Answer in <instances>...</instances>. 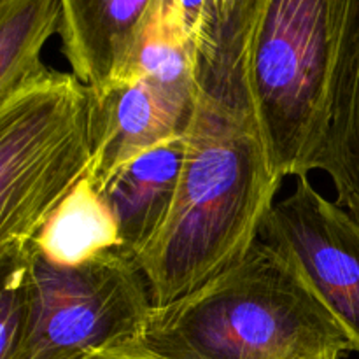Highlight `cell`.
Segmentation results:
<instances>
[{"label": "cell", "mask_w": 359, "mask_h": 359, "mask_svg": "<svg viewBox=\"0 0 359 359\" xmlns=\"http://www.w3.org/2000/svg\"><path fill=\"white\" fill-rule=\"evenodd\" d=\"M167 224L137 258L153 307L241 263L262 237L284 179L273 172L244 98L200 84Z\"/></svg>", "instance_id": "obj_1"}, {"label": "cell", "mask_w": 359, "mask_h": 359, "mask_svg": "<svg viewBox=\"0 0 359 359\" xmlns=\"http://www.w3.org/2000/svg\"><path fill=\"white\" fill-rule=\"evenodd\" d=\"M358 21L359 0H233L231 65L280 179L314 172Z\"/></svg>", "instance_id": "obj_2"}, {"label": "cell", "mask_w": 359, "mask_h": 359, "mask_svg": "<svg viewBox=\"0 0 359 359\" xmlns=\"http://www.w3.org/2000/svg\"><path fill=\"white\" fill-rule=\"evenodd\" d=\"M119 347L154 359H340L351 351L300 270L262 238L202 287L151 309Z\"/></svg>", "instance_id": "obj_3"}, {"label": "cell", "mask_w": 359, "mask_h": 359, "mask_svg": "<svg viewBox=\"0 0 359 359\" xmlns=\"http://www.w3.org/2000/svg\"><path fill=\"white\" fill-rule=\"evenodd\" d=\"M91 160L93 90L72 72L0 102V249L32 244Z\"/></svg>", "instance_id": "obj_4"}, {"label": "cell", "mask_w": 359, "mask_h": 359, "mask_svg": "<svg viewBox=\"0 0 359 359\" xmlns=\"http://www.w3.org/2000/svg\"><path fill=\"white\" fill-rule=\"evenodd\" d=\"M153 309L137 259L121 249L81 266L32 252V309L14 359H91L132 342Z\"/></svg>", "instance_id": "obj_5"}, {"label": "cell", "mask_w": 359, "mask_h": 359, "mask_svg": "<svg viewBox=\"0 0 359 359\" xmlns=\"http://www.w3.org/2000/svg\"><path fill=\"white\" fill-rule=\"evenodd\" d=\"M262 237L293 262L359 353L358 217L302 175L272 207Z\"/></svg>", "instance_id": "obj_6"}, {"label": "cell", "mask_w": 359, "mask_h": 359, "mask_svg": "<svg viewBox=\"0 0 359 359\" xmlns=\"http://www.w3.org/2000/svg\"><path fill=\"white\" fill-rule=\"evenodd\" d=\"M193 111L195 105L146 79H114L93 90V160L88 177L102 191L123 165L184 135Z\"/></svg>", "instance_id": "obj_7"}, {"label": "cell", "mask_w": 359, "mask_h": 359, "mask_svg": "<svg viewBox=\"0 0 359 359\" xmlns=\"http://www.w3.org/2000/svg\"><path fill=\"white\" fill-rule=\"evenodd\" d=\"M186 147V135L167 140L118 168L102 188L119 224L121 251L133 259L151 248L170 217Z\"/></svg>", "instance_id": "obj_8"}, {"label": "cell", "mask_w": 359, "mask_h": 359, "mask_svg": "<svg viewBox=\"0 0 359 359\" xmlns=\"http://www.w3.org/2000/svg\"><path fill=\"white\" fill-rule=\"evenodd\" d=\"M153 0H62V51L74 76L100 90L118 76Z\"/></svg>", "instance_id": "obj_9"}, {"label": "cell", "mask_w": 359, "mask_h": 359, "mask_svg": "<svg viewBox=\"0 0 359 359\" xmlns=\"http://www.w3.org/2000/svg\"><path fill=\"white\" fill-rule=\"evenodd\" d=\"M114 79H146L177 100L196 104L200 60L179 0H153Z\"/></svg>", "instance_id": "obj_10"}, {"label": "cell", "mask_w": 359, "mask_h": 359, "mask_svg": "<svg viewBox=\"0 0 359 359\" xmlns=\"http://www.w3.org/2000/svg\"><path fill=\"white\" fill-rule=\"evenodd\" d=\"M34 245L58 266H81L121 249L114 212L88 175L48 217Z\"/></svg>", "instance_id": "obj_11"}, {"label": "cell", "mask_w": 359, "mask_h": 359, "mask_svg": "<svg viewBox=\"0 0 359 359\" xmlns=\"http://www.w3.org/2000/svg\"><path fill=\"white\" fill-rule=\"evenodd\" d=\"M62 27V0H0V102L46 79L42 49Z\"/></svg>", "instance_id": "obj_12"}, {"label": "cell", "mask_w": 359, "mask_h": 359, "mask_svg": "<svg viewBox=\"0 0 359 359\" xmlns=\"http://www.w3.org/2000/svg\"><path fill=\"white\" fill-rule=\"evenodd\" d=\"M314 170L328 175L337 203L359 219V21L344 62L332 119Z\"/></svg>", "instance_id": "obj_13"}, {"label": "cell", "mask_w": 359, "mask_h": 359, "mask_svg": "<svg viewBox=\"0 0 359 359\" xmlns=\"http://www.w3.org/2000/svg\"><path fill=\"white\" fill-rule=\"evenodd\" d=\"M32 252L34 242L0 249V359H14L23 342L32 309Z\"/></svg>", "instance_id": "obj_14"}, {"label": "cell", "mask_w": 359, "mask_h": 359, "mask_svg": "<svg viewBox=\"0 0 359 359\" xmlns=\"http://www.w3.org/2000/svg\"><path fill=\"white\" fill-rule=\"evenodd\" d=\"M179 6L202 65L210 41V0H179Z\"/></svg>", "instance_id": "obj_15"}, {"label": "cell", "mask_w": 359, "mask_h": 359, "mask_svg": "<svg viewBox=\"0 0 359 359\" xmlns=\"http://www.w3.org/2000/svg\"><path fill=\"white\" fill-rule=\"evenodd\" d=\"M91 359H154V358L144 356V354L135 353V351L126 349V347H116V349L105 351V353L98 354V356Z\"/></svg>", "instance_id": "obj_16"}]
</instances>
